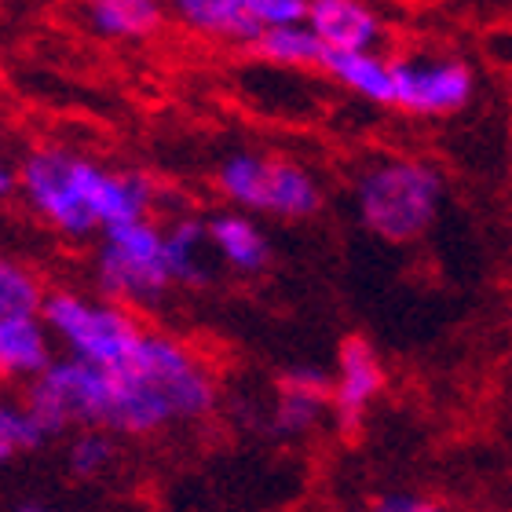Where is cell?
Returning <instances> with one entry per match:
<instances>
[{"label": "cell", "instance_id": "cell-1", "mask_svg": "<svg viewBox=\"0 0 512 512\" xmlns=\"http://www.w3.org/2000/svg\"><path fill=\"white\" fill-rule=\"evenodd\" d=\"M19 194L44 227L70 242L150 220L158 202V191L143 172L114 169L66 147L30 150L19 165Z\"/></svg>", "mask_w": 512, "mask_h": 512}, {"label": "cell", "instance_id": "cell-2", "mask_svg": "<svg viewBox=\"0 0 512 512\" xmlns=\"http://www.w3.org/2000/svg\"><path fill=\"white\" fill-rule=\"evenodd\" d=\"M110 374V436H161L198 425L220 403L213 363L176 333L147 330L136 355Z\"/></svg>", "mask_w": 512, "mask_h": 512}, {"label": "cell", "instance_id": "cell-3", "mask_svg": "<svg viewBox=\"0 0 512 512\" xmlns=\"http://www.w3.org/2000/svg\"><path fill=\"white\" fill-rule=\"evenodd\" d=\"M447 202L439 165L414 154H381L366 161L352 183L359 224L388 246H414L436 227Z\"/></svg>", "mask_w": 512, "mask_h": 512}, {"label": "cell", "instance_id": "cell-4", "mask_svg": "<svg viewBox=\"0 0 512 512\" xmlns=\"http://www.w3.org/2000/svg\"><path fill=\"white\" fill-rule=\"evenodd\" d=\"M213 183L227 209H238L256 220L300 224L319 216L326 205L322 180L304 161L267 154V150H231L216 165Z\"/></svg>", "mask_w": 512, "mask_h": 512}, {"label": "cell", "instance_id": "cell-5", "mask_svg": "<svg viewBox=\"0 0 512 512\" xmlns=\"http://www.w3.org/2000/svg\"><path fill=\"white\" fill-rule=\"evenodd\" d=\"M41 319L66 359L96 370H121L147 333L132 308L81 289H52L44 297Z\"/></svg>", "mask_w": 512, "mask_h": 512}, {"label": "cell", "instance_id": "cell-6", "mask_svg": "<svg viewBox=\"0 0 512 512\" xmlns=\"http://www.w3.org/2000/svg\"><path fill=\"white\" fill-rule=\"evenodd\" d=\"M96 289L107 300H118L125 308H154L176 289L165 249V224L136 220V224L110 227L99 235L96 260H92Z\"/></svg>", "mask_w": 512, "mask_h": 512}, {"label": "cell", "instance_id": "cell-7", "mask_svg": "<svg viewBox=\"0 0 512 512\" xmlns=\"http://www.w3.org/2000/svg\"><path fill=\"white\" fill-rule=\"evenodd\" d=\"M480 77L465 55L447 48H410L392 55V110L414 121H450L476 99Z\"/></svg>", "mask_w": 512, "mask_h": 512}, {"label": "cell", "instance_id": "cell-8", "mask_svg": "<svg viewBox=\"0 0 512 512\" xmlns=\"http://www.w3.org/2000/svg\"><path fill=\"white\" fill-rule=\"evenodd\" d=\"M22 399H26V406L33 410L37 425L44 428V436L85 432V428H103V432H107L110 374L59 355V359L26 388Z\"/></svg>", "mask_w": 512, "mask_h": 512}, {"label": "cell", "instance_id": "cell-9", "mask_svg": "<svg viewBox=\"0 0 512 512\" xmlns=\"http://www.w3.org/2000/svg\"><path fill=\"white\" fill-rule=\"evenodd\" d=\"M304 8L308 0H165L169 19L187 33L246 48L278 26L304 22Z\"/></svg>", "mask_w": 512, "mask_h": 512}, {"label": "cell", "instance_id": "cell-10", "mask_svg": "<svg viewBox=\"0 0 512 512\" xmlns=\"http://www.w3.org/2000/svg\"><path fill=\"white\" fill-rule=\"evenodd\" d=\"M308 26L326 55L341 52H381L388 41V22L370 0H308Z\"/></svg>", "mask_w": 512, "mask_h": 512}, {"label": "cell", "instance_id": "cell-11", "mask_svg": "<svg viewBox=\"0 0 512 512\" xmlns=\"http://www.w3.org/2000/svg\"><path fill=\"white\" fill-rule=\"evenodd\" d=\"M384 384H388V374H384V359L377 355L374 344L363 337H348L330 374L333 417L341 425H359L384 395Z\"/></svg>", "mask_w": 512, "mask_h": 512}, {"label": "cell", "instance_id": "cell-12", "mask_svg": "<svg viewBox=\"0 0 512 512\" xmlns=\"http://www.w3.org/2000/svg\"><path fill=\"white\" fill-rule=\"evenodd\" d=\"M209 246H213L216 264L235 271V275H260L271 264V235L256 216L238 213V209H220L205 220Z\"/></svg>", "mask_w": 512, "mask_h": 512}, {"label": "cell", "instance_id": "cell-13", "mask_svg": "<svg viewBox=\"0 0 512 512\" xmlns=\"http://www.w3.org/2000/svg\"><path fill=\"white\" fill-rule=\"evenodd\" d=\"M330 414V377H322L319 370H293L278 384L271 403V428L286 439H304L319 432Z\"/></svg>", "mask_w": 512, "mask_h": 512}, {"label": "cell", "instance_id": "cell-14", "mask_svg": "<svg viewBox=\"0 0 512 512\" xmlns=\"http://www.w3.org/2000/svg\"><path fill=\"white\" fill-rule=\"evenodd\" d=\"M81 22L114 44H143L169 22L165 0H77Z\"/></svg>", "mask_w": 512, "mask_h": 512}, {"label": "cell", "instance_id": "cell-15", "mask_svg": "<svg viewBox=\"0 0 512 512\" xmlns=\"http://www.w3.org/2000/svg\"><path fill=\"white\" fill-rule=\"evenodd\" d=\"M55 359H59L55 341L41 315L0 326V381L4 384H26L30 388Z\"/></svg>", "mask_w": 512, "mask_h": 512}, {"label": "cell", "instance_id": "cell-16", "mask_svg": "<svg viewBox=\"0 0 512 512\" xmlns=\"http://www.w3.org/2000/svg\"><path fill=\"white\" fill-rule=\"evenodd\" d=\"M322 74L341 85L348 96L363 99L370 107L392 110V55L384 52H341L326 55Z\"/></svg>", "mask_w": 512, "mask_h": 512}, {"label": "cell", "instance_id": "cell-17", "mask_svg": "<svg viewBox=\"0 0 512 512\" xmlns=\"http://www.w3.org/2000/svg\"><path fill=\"white\" fill-rule=\"evenodd\" d=\"M165 249H169V264L176 286H202L213 275V246H209V231H205L202 216H176L165 224Z\"/></svg>", "mask_w": 512, "mask_h": 512}, {"label": "cell", "instance_id": "cell-18", "mask_svg": "<svg viewBox=\"0 0 512 512\" xmlns=\"http://www.w3.org/2000/svg\"><path fill=\"white\" fill-rule=\"evenodd\" d=\"M249 52H253L264 66H275V70H282V74L322 70V63H326V48H322L319 37H315L304 22L278 26V30L264 33V37H260Z\"/></svg>", "mask_w": 512, "mask_h": 512}, {"label": "cell", "instance_id": "cell-19", "mask_svg": "<svg viewBox=\"0 0 512 512\" xmlns=\"http://www.w3.org/2000/svg\"><path fill=\"white\" fill-rule=\"evenodd\" d=\"M44 286L30 264H22L19 256L0 253V326L15 319L41 315L44 308Z\"/></svg>", "mask_w": 512, "mask_h": 512}, {"label": "cell", "instance_id": "cell-20", "mask_svg": "<svg viewBox=\"0 0 512 512\" xmlns=\"http://www.w3.org/2000/svg\"><path fill=\"white\" fill-rule=\"evenodd\" d=\"M114 465H118V443L103 428L74 432L70 443H66V469H70L74 480L92 483L99 476H107Z\"/></svg>", "mask_w": 512, "mask_h": 512}, {"label": "cell", "instance_id": "cell-21", "mask_svg": "<svg viewBox=\"0 0 512 512\" xmlns=\"http://www.w3.org/2000/svg\"><path fill=\"white\" fill-rule=\"evenodd\" d=\"M44 428L37 425L33 410L26 406V399H11L0 395V465L30 454L44 443Z\"/></svg>", "mask_w": 512, "mask_h": 512}, {"label": "cell", "instance_id": "cell-22", "mask_svg": "<svg viewBox=\"0 0 512 512\" xmlns=\"http://www.w3.org/2000/svg\"><path fill=\"white\" fill-rule=\"evenodd\" d=\"M370 512H447L436 498H425V494H414V491H392V494H381Z\"/></svg>", "mask_w": 512, "mask_h": 512}, {"label": "cell", "instance_id": "cell-23", "mask_svg": "<svg viewBox=\"0 0 512 512\" xmlns=\"http://www.w3.org/2000/svg\"><path fill=\"white\" fill-rule=\"evenodd\" d=\"M15 191H19V169L0 158V202H4V198H11Z\"/></svg>", "mask_w": 512, "mask_h": 512}, {"label": "cell", "instance_id": "cell-24", "mask_svg": "<svg viewBox=\"0 0 512 512\" xmlns=\"http://www.w3.org/2000/svg\"><path fill=\"white\" fill-rule=\"evenodd\" d=\"M19 512H55V509H48V505H26V509H19Z\"/></svg>", "mask_w": 512, "mask_h": 512}, {"label": "cell", "instance_id": "cell-25", "mask_svg": "<svg viewBox=\"0 0 512 512\" xmlns=\"http://www.w3.org/2000/svg\"><path fill=\"white\" fill-rule=\"evenodd\" d=\"M0 88H4V66H0Z\"/></svg>", "mask_w": 512, "mask_h": 512}]
</instances>
